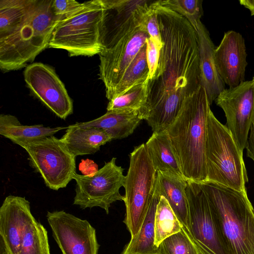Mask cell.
Instances as JSON below:
<instances>
[{
	"mask_svg": "<svg viewBox=\"0 0 254 254\" xmlns=\"http://www.w3.org/2000/svg\"><path fill=\"white\" fill-rule=\"evenodd\" d=\"M28 153L30 166L49 189L64 188L76 173L75 157L54 135L13 141Z\"/></svg>",
	"mask_w": 254,
	"mask_h": 254,
	"instance_id": "ba28073f",
	"label": "cell"
},
{
	"mask_svg": "<svg viewBox=\"0 0 254 254\" xmlns=\"http://www.w3.org/2000/svg\"><path fill=\"white\" fill-rule=\"evenodd\" d=\"M253 79H254V77H253Z\"/></svg>",
	"mask_w": 254,
	"mask_h": 254,
	"instance_id": "8d00e7d4",
	"label": "cell"
},
{
	"mask_svg": "<svg viewBox=\"0 0 254 254\" xmlns=\"http://www.w3.org/2000/svg\"><path fill=\"white\" fill-rule=\"evenodd\" d=\"M79 170L82 175L88 176L98 171V167L96 163L90 159L82 160L79 164Z\"/></svg>",
	"mask_w": 254,
	"mask_h": 254,
	"instance_id": "836d02e7",
	"label": "cell"
},
{
	"mask_svg": "<svg viewBox=\"0 0 254 254\" xmlns=\"http://www.w3.org/2000/svg\"><path fill=\"white\" fill-rule=\"evenodd\" d=\"M102 1L104 10L100 35L103 50L114 46L135 28L145 25V13L152 2L147 0Z\"/></svg>",
	"mask_w": 254,
	"mask_h": 254,
	"instance_id": "4fadbf2b",
	"label": "cell"
},
{
	"mask_svg": "<svg viewBox=\"0 0 254 254\" xmlns=\"http://www.w3.org/2000/svg\"><path fill=\"white\" fill-rule=\"evenodd\" d=\"M191 235L202 254H230L217 218L199 184L187 182Z\"/></svg>",
	"mask_w": 254,
	"mask_h": 254,
	"instance_id": "9c48e42d",
	"label": "cell"
},
{
	"mask_svg": "<svg viewBox=\"0 0 254 254\" xmlns=\"http://www.w3.org/2000/svg\"><path fill=\"white\" fill-rule=\"evenodd\" d=\"M145 25L129 32L116 45L99 54V76L109 100L115 87L134 57L149 37Z\"/></svg>",
	"mask_w": 254,
	"mask_h": 254,
	"instance_id": "5bb4252c",
	"label": "cell"
},
{
	"mask_svg": "<svg viewBox=\"0 0 254 254\" xmlns=\"http://www.w3.org/2000/svg\"><path fill=\"white\" fill-rule=\"evenodd\" d=\"M151 3L145 13V25L149 36L161 49L163 43L158 25L157 15Z\"/></svg>",
	"mask_w": 254,
	"mask_h": 254,
	"instance_id": "4dcf8cb0",
	"label": "cell"
},
{
	"mask_svg": "<svg viewBox=\"0 0 254 254\" xmlns=\"http://www.w3.org/2000/svg\"><path fill=\"white\" fill-rule=\"evenodd\" d=\"M18 254H51L47 231L34 216L25 228Z\"/></svg>",
	"mask_w": 254,
	"mask_h": 254,
	"instance_id": "83f0119b",
	"label": "cell"
},
{
	"mask_svg": "<svg viewBox=\"0 0 254 254\" xmlns=\"http://www.w3.org/2000/svg\"><path fill=\"white\" fill-rule=\"evenodd\" d=\"M199 184L217 218L230 254H254V209L247 190Z\"/></svg>",
	"mask_w": 254,
	"mask_h": 254,
	"instance_id": "277c9868",
	"label": "cell"
},
{
	"mask_svg": "<svg viewBox=\"0 0 254 254\" xmlns=\"http://www.w3.org/2000/svg\"><path fill=\"white\" fill-rule=\"evenodd\" d=\"M142 120L143 118L139 111L116 110L107 111L104 115L94 120L74 125L79 127L103 129L114 140L123 139L132 134Z\"/></svg>",
	"mask_w": 254,
	"mask_h": 254,
	"instance_id": "44dd1931",
	"label": "cell"
},
{
	"mask_svg": "<svg viewBox=\"0 0 254 254\" xmlns=\"http://www.w3.org/2000/svg\"><path fill=\"white\" fill-rule=\"evenodd\" d=\"M146 59L149 68V79H152L156 73L161 49L149 37L146 40Z\"/></svg>",
	"mask_w": 254,
	"mask_h": 254,
	"instance_id": "d6a6232c",
	"label": "cell"
},
{
	"mask_svg": "<svg viewBox=\"0 0 254 254\" xmlns=\"http://www.w3.org/2000/svg\"><path fill=\"white\" fill-rule=\"evenodd\" d=\"M104 10L102 0L85 1L58 22L48 47L64 50L70 57L99 55L103 50L100 32Z\"/></svg>",
	"mask_w": 254,
	"mask_h": 254,
	"instance_id": "8992f818",
	"label": "cell"
},
{
	"mask_svg": "<svg viewBox=\"0 0 254 254\" xmlns=\"http://www.w3.org/2000/svg\"><path fill=\"white\" fill-rule=\"evenodd\" d=\"M148 82L149 76L146 80L135 84L124 94L109 101L107 110L139 111L143 120H146L148 117L147 101Z\"/></svg>",
	"mask_w": 254,
	"mask_h": 254,
	"instance_id": "d4e9b609",
	"label": "cell"
},
{
	"mask_svg": "<svg viewBox=\"0 0 254 254\" xmlns=\"http://www.w3.org/2000/svg\"><path fill=\"white\" fill-rule=\"evenodd\" d=\"M155 183L161 196L167 200L181 223L183 231L194 242L190 229L187 181L184 178L157 171Z\"/></svg>",
	"mask_w": 254,
	"mask_h": 254,
	"instance_id": "d6986e66",
	"label": "cell"
},
{
	"mask_svg": "<svg viewBox=\"0 0 254 254\" xmlns=\"http://www.w3.org/2000/svg\"><path fill=\"white\" fill-rule=\"evenodd\" d=\"M67 149L75 157L92 154L100 147L113 140L105 130L95 127H79L74 124L67 127L60 138Z\"/></svg>",
	"mask_w": 254,
	"mask_h": 254,
	"instance_id": "ffe728a7",
	"label": "cell"
},
{
	"mask_svg": "<svg viewBox=\"0 0 254 254\" xmlns=\"http://www.w3.org/2000/svg\"><path fill=\"white\" fill-rule=\"evenodd\" d=\"M157 254H202L194 242L183 231L164 240L158 246Z\"/></svg>",
	"mask_w": 254,
	"mask_h": 254,
	"instance_id": "f546056e",
	"label": "cell"
},
{
	"mask_svg": "<svg viewBox=\"0 0 254 254\" xmlns=\"http://www.w3.org/2000/svg\"><path fill=\"white\" fill-rule=\"evenodd\" d=\"M66 128L67 127H45L42 125H23L13 115L1 114L0 116V134L12 142L54 135L60 130Z\"/></svg>",
	"mask_w": 254,
	"mask_h": 254,
	"instance_id": "cb8c5ba5",
	"label": "cell"
},
{
	"mask_svg": "<svg viewBox=\"0 0 254 254\" xmlns=\"http://www.w3.org/2000/svg\"><path fill=\"white\" fill-rule=\"evenodd\" d=\"M53 0H0V67L4 72L26 67L49 47L61 20Z\"/></svg>",
	"mask_w": 254,
	"mask_h": 254,
	"instance_id": "7a4b0ae2",
	"label": "cell"
},
{
	"mask_svg": "<svg viewBox=\"0 0 254 254\" xmlns=\"http://www.w3.org/2000/svg\"><path fill=\"white\" fill-rule=\"evenodd\" d=\"M33 217L25 197H5L0 208V254H18L25 228Z\"/></svg>",
	"mask_w": 254,
	"mask_h": 254,
	"instance_id": "2e32d148",
	"label": "cell"
},
{
	"mask_svg": "<svg viewBox=\"0 0 254 254\" xmlns=\"http://www.w3.org/2000/svg\"><path fill=\"white\" fill-rule=\"evenodd\" d=\"M116 159L112 158L90 175L75 173L73 177L76 182L73 204L83 209L100 207L108 214L112 203L124 200V196L120 194L119 190L124 186L126 176L123 174L124 169L116 164Z\"/></svg>",
	"mask_w": 254,
	"mask_h": 254,
	"instance_id": "30bf717a",
	"label": "cell"
},
{
	"mask_svg": "<svg viewBox=\"0 0 254 254\" xmlns=\"http://www.w3.org/2000/svg\"><path fill=\"white\" fill-rule=\"evenodd\" d=\"M245 148L248 157L254 162V116L250 128Z\"/></svg>",
	"mask_w": 254,
	"mask_h": 254,
	"instance_id": "e575fe53",
	"label": "cell"
},
{
	"mask_svg": "<svg viewBox=\"0 0 254 254\" xmlns=\"http://www.w3.org/2000/svg\"><path fill=\"white\" fill-rule=\"evenodd\" d=\"M160 197L155 183L153 192L141 227L136 236L131 238L122 254H157L158 247L154 244V220Z\"/></svg>",
	"mask_w": 254,
	"mask_h": 254,
	"instance_id": "603a6c76",
	"label": "cell"
},
{
	"mask_svg": "<svg viewBox=\"0 0 254 254\" xmlns=\"http://www.w3.org/2000/svg\"><path fill=\"white\" fill-rule=\"evenodd\" d=\"M200 69L201 85L205 89L211 105L221 92L225 89V84L221 77L214 59L215 47L209 32L200 22L196 30Z\"/></svg>",
	"mask_w": 254,
	"mask_h": 254,
	"instance_id": "ac0fdd59",
	"label": "cell"
},
{
	"mask_svg": "<svg viewBox=\"0 0 254 254\" xmlns=\"http://www.w3.org/2000/svg\"><path fill=\"white\" fill-rule=\"evenodd\" d=\"M247 57L243 36L233 30L225 32L220 43L215 48L214 59L218 71L229 88L237 86L245 81Z\"/></svg>",
	"mask_w": 254,
	"mask_h": 254,
	"instance_id": "e0dca14e",
	"label": "cell"
},
{
	"mask_svg": "<svg viewBox=\"0 0 254 254\" xmlns=\"http://www.w3.org/2000/svg\"><path fill=\"white\" fill-rule=\"evenodd\" d=\"M46 217L63 254H98L96 230L87 220L64 210L48 211Z\"/></svg>",
	"mask_w": 254,
	"mask_h": 254,
	"instance_id": "7c38bea8",
	"label": "cell"
},
{
	"mask_svg": "<svg viewBox=\"0 0 254 254\" xmlns=\"http://www.w3.org/2000/svg\"><path fill=\"white\" fill-rule=\"evenodd\" d=\"M158 2L186 18L196 30L203 15L202 0H159Z\"/></svg>",
	"mask_w": 254,
	"mask_h": 254,
	"instance_id": "f1b7e54d",
	"label": "cell"
},
{
	"mask_svg": "<svg viewBox=\"0 0 254 254\" xmlns=\"http://www.w3.org/2000/svg\"><path fill=\"white\" fill-rule=\"evenodd\" d=\"M239 2L250 11L252 16L254 15V0H241Z\"/></svg>",
	"mask_w": 254,
	"mask_h": 254,
	"instance_id": "d590c367",
	"label": "cell"
},
{
	"mask_svg": "<svg viewBox=\"0 0 254 254\" xmlns=\"http://www.w3.org/2000/svg\"><path fill=\"white\" fill-rule=\"evenodd\" d=\"M145 145L157 171L185 179L167 130L153 132Z\"/></svg>",
	"mask_w": 254,
	"mask_h": 254,
	"instance_id": "7402d4cb",
	"label": "cell"
},
{
	"mask_svg": "<svg viewBox=\"0 0 254 254\" xmlns=\"http://www.w3.org/2000/svg\"><path fill=\"white\" fill-rule=\"evenodd\" d=\"M214 101L223 110L227 121L226 126L243 153L254 116V79L225 88Z\"/></svg>",
	"mask_w": 254,
	"mask_h": 254,
	"instance_id": "8fae6325",
	"label": "cell"
},
{
	"mask_svg": "<svg viewBox=\"0 0 254 254\" xmlns=\"http://www.w3.org/2000/svg\"><path fill=\"white\" fill-rule=\"evenodd\" d=\"M157 170L145 143L135 146L129 155V166L124 187L126 212L124 223L131 238L143 222L153 192Z\"/></svg>",
	"mask_w": 254,
	"mask_h": 254,
	"instance_id": "52a82bcc",
	"label": "cell"
},
{
	"mask_svg": "<svg viewBox=\"0 0 254 254\" xmlns=\"http://www.w3.org/2000/svg\"><path fill=\"white\" fill-rule=\"evenodd\" d=\"M84 4V2L74 0H53L52 7L55 15L61 20L81 8Z\"/></svg>",
	"mask_w": 254,
	"mask_h": 254,
	"instance_id": "1f68e13d",
	"label": "cell"
},
{
	"mask_svg": "<svg viewBox=\"0 0 254 254\" xmlns=\"http://www.w3.org/2000/svg\"><path fill=\"white\" fill-rule=\"evenodd\" d=\"M149 76L146 44L140 49L125 71L113 91L109 101L127 92L135 84L146 80Z\"/></svg>",
	"mask_w": 254,
	"mask_h": 254,
	"instance_id": "4316f807",
	"label": "cell"
},
{
	"mask_svg": "<svg viewBox=\"0 0 254 254\" xmlns=\"http://www.w3.org/2000/svg\"><path fill=\"white\" fill-rule=\"evenodd\" d=\"M154 229V244L157 247L167 237L183 230L181 223L163 196H161L156 207Z\"/></svg>",
	"mask_w": 254,
	"mask_h": 254,
	"instance_id": "484cf974",
	"label": "cell"
},
{
	"mask_svg": "<svg viewBox=\"0 0 254 254\" xmlns=\"http://www.w3.org/2000/svg\"><path fill=\"white\" fill-rule=\"evenodd\" d=\"M206 180L238 191H246L248 182L243 153L226 126L210 111L205 144Z\"/></svg>",
	"mask_w": 254,
	"mask_h": 254,
	"instance_id": "5b68a950",
	"label": "cell"
},
{
	"mask_svg": "<svg viewBox=\"0 0 254 254\" xmlns=\"http://www.w3.org/2000/svg\"><path fill=\"white\" fill-rule=\"evenodd\" d=\"M210 110L205 90L201 86L186 99L176 120L167 130L187 182L203 184L206 180L205 151Z\"/></svg>",
	"mask_w": 254,
	"mask_h": 254,
	"instance_id": "3957f363",
	"label": "cell"
},
{
	"mask_svg": "<svg viewBox=\"0 0 254 254\" xmlns=\"http://www.w3.org/2000/svg\"><path fill=\"white\" fill-rule=\"evenodd\" d=\"M23 75L32 92L58 117L65 120L72 114V101L52 67L40 62L32 63L25 67Z\"/></svg>",
	"mask_w": 254,
	"mask_h": 254,
	"instance_id": "9a60e30c",
	"label": "cell"
},
{
	"mask_svg": "<svg viewBox=\"0 0 254 254\" xmlns=\"http://www.w3.org/2000/svg\"><path fill=\"white\" fill-rule=\"evenodd\" d=\"M163 43L154 77L149 79L148 125L153 132L167 130L186 99L201 85L197 33L188 20L153 0Z\"/></svg>",
	"mask_w": 254,
	"mask_h": 254,
	"instance_id": "6da1fadb",
	"label": "cell"
}]
</instances>
